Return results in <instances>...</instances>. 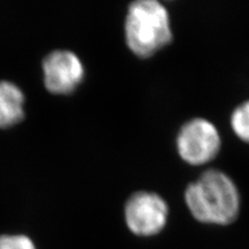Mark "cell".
I'll return each mask as SVG.
<instances>
[{
  "label": "cell",
  "instance_id": "obj_6",
  "mask_svg": "<svg viewBox=\"0 0 249 249\" xmlns=\"http://www.w3.org/2000/svg\"><path fill=\"white\" fill-rule=\"evenodd\" d=\"M24 103V93L17 84L0 81V128L12 127L23 120Z\"/></svg>",
  "mask_w": 249,
  "mask_h": 249
},
{
  "label": "cell",
  "instance_id": "obj_8",
  "mask_svg": "<svg viewBox=\"0 0 249 249\" xmlns=\"http://www.w3.org/2000/svg\"><path fill=\"white\" fill-rule=\"evenodd\" d=\"M0 249H36L34 241L25 235H1Z\"/></svg>",
  "mask_w": 249,
  "mask_h": 249
},
{
  "label": "cell",
  "instance_id": "obj_4",
  "mask_svg": "<svg viewBox=\"0 0 249 249\" xmlns=\"http://www.w3.org/2000/svg\"><path fill=\"white\" fill-rule=\"evenodd\" d=\"M168 207L159 194L138 191L128 198L124 206V219L135 235L150 237L159 233L167 222Z\"/></svg>",
  "mask_w": 249,
  "mask_h": 249
},
{
  "label": "cell",
  "instance_id": "obj_1",
  "mask_svg": "<svg viewBox=\"0 0 249 249\" xmlns=\"http://www.w3.org/2000/svg\"><path fill=\"white\" fill-rule=\"evenodd\" d=\"M185 201L193 217L200 222L225 225L235 221L241 198L236 184L217 169L205 171L185 190Z\"/></svg>",
  "mask_w": 249,
  "mask_h": 249
},
{
  "label": "cell",
  "instance_id": "obj_3",
  "mask_svg": "<svg viewBox=\"0 0 249 249\" xmlns=\"http://www.w3.org/2000/svg\"><path fill=\"white\" fill-rule=\"evenodd\" d=\"M220 145L217 128L201 118L185 123L177 137L178 155L190 165H202L212 161L220 151Z\"/></svg>",
  "mask_w": 249,
  "mask_h": 249
},
{
  "label": "cell",
  "instance_id": "obj_5",
  "mask_svg": "<svg viewBox=\"0 0 249 249\" xmlns=\"http://www.w3.org/2000/svg\"><path fill=\"white\" fill-rule=\"evenodd\" d=\"M46 89L56 95H68L82 83L84 66L76 53L70 50L52 51L43 60Z\"/></svg>",
  "mask_w": 249,
  "mask_h": 249
},
{
  "label": "cell",
  "instance_id": "obj_2",
  "mask_svg": "<svg viewBox=\"0 0 249 249\" xmlns=\"http://www.w3.org/2000/svg\"><path fill=\"white\" fill-rule=\"evenodd\" d=\"M124 38L136 56H153L173 41V30L166 7L157 0L132 2L124 19Z\"/></svg>",
  "mask_w": 249,
  "mask_h": 249
},
{
  "label": "cell",
  "instance_id": "obj_7",
  "mask_svg": "<svg viewBox=\"0 0 249 249\" xmlns=\"http://www.w3.org/2000/svg\"><path fill=\"white\" fill-rule=\"evenodd\" d=\"M231 124L235 134L241 140L249 143V100L233 110Z\"/></svg>",
  "mask_w": 249,
  "mask_h": 249
}]
</instances>
